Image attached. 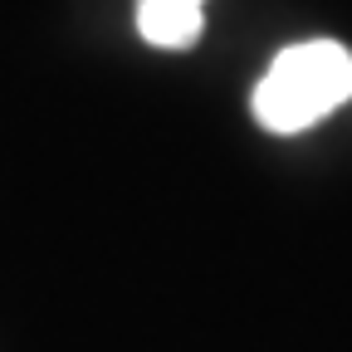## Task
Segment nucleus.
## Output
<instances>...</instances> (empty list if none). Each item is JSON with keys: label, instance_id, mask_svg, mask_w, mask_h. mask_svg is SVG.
<instances>
[{"label": "nucleus", "instance_id": "f257e3e1", "mask_svg": "<svg viewBox=\"0 0 352 352\" xmlns=\"http://www.w3.org/2000/svg\"><path fill=\"white\" fill-rule=\"evenodd\" d=\"M352 98V54L338 39H303L254 83V118L270 132H303Z\"/></svg>", "mask_w": 352, "mask_h": 352}, {"label": "nucleus", "instance_id": "f03ea898", "mask_svg": "<svg viewBox=\"0 0 352 352\" xmlns=\"http://www.w3.org/2000/svg\"><path fill=\"white\" fill-rule=\"evenodd\" d=\"M138 30L157 50H186L206 30V10H201V0H142Z\"/></svg>", "mask_w": 352, "mask_h": 352}, {"label": "nucleus", "instance_id": "7ed1b4c3", "mask_svg": "<svg viewBox=\"0 0 352 352\" xmlns=\"http://www.w3.org/2000/svg\"><path fill=\"white\" fill-rule=\"evenodd\" d=\"M201 6H206V0H201Z\"/></svg>", "mask_w": 352, "mask_h": 352}]
</instances>
